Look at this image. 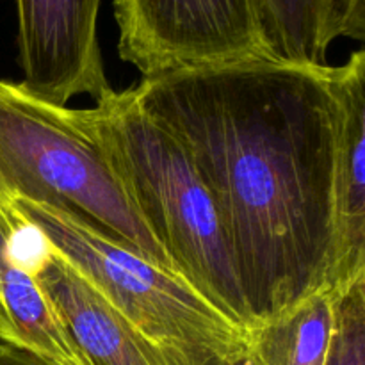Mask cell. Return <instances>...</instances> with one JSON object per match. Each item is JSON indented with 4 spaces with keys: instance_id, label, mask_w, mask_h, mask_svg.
<instances>
[{
    "instance_id": "7a4b0ae2",
    "label": "cell",
    "mask_w": 365,
    "mask_h": 365,
    "mask_svg": "<svg viewBox=\"0 0 365 365\" xmlns=\"http://www.w3.org/2000/svg\"><path fill=\"white\" fill-rule=\"evenodd\" d=\"M86 114L121 187L177 277L250 334L253 321L223 225L180 141L143 109L132 86L107 91Z\"/></svg>"
},
{
    "instance_id": "5b68a950",
    "label": "cell",
    "mask_w": 365,
    "mask_h": 365,
    "mask_svg": "<svg viewBox=\"0 0 365 365\" xmlns=\"http://www.w3.org/2000/svg\"><path fill=\"white\" fill-rule=\"evenodd\" d=\"M120 57L141 77L267 59L255 0H114Z\"/></svg>"
},
{
    "instance_id": "7c38bea8",
    "label": "cell",
    "mask_w": 365,
    "mask_h": 365,
    "mask_svg": "<svg viewBox=\"0 0 365 365\" xmlns=\"http://www.w3.org/2000/svg\"><path fill=\"white\" fill-rule=\"evenodd\" d=\"M334 331L324 365H365V277L334 292Z\"/></svg>"
},
{
    "instance_id": "9c48e42d",
    "label": "cell",
    "mask_w": 365,
    "mask_h": 365,
    "mask_svg": "<svg viewBox=\"0 0 365 365\" xmlns=\"http://www.w3.org/2000/svg\"><path fill=\"white\" fill-rule=\"evenodd\" d=\"M0 316L4 341L56 365H89L34 271L14 252V223L0 209Z\"/></svg>"
},
{
    "instance_id": "52a82bcc",
    "label": "cell",
    "mask_w": 365,
    "mask_h": 365,
    "mask_svg": "<svg viewBox=\"0 0 365 365\" xmlns=\"http://www.w3.org/2000/svg\"><path fill=\"white\" fill-rule=\"evenodd\" d=\"M39 245L29 267L89 365H195L135 330L41 239Z\"/></svg>"
},
{
    "instance_id": "3957f363",
    "label": "cell",
    "mask_w": 365,
    "mask_h": 365,
    "mask_svg": "<svg viewBox=\"0 0 365 365\" xmlns=\"http://www.w3.org/2000/svg\"><path fill=\"white\" fill-rule=\"evenodd\" d=\"M24 200L73 214L177 277L121 187L86 109L46 102L0 78V203Z\"/></svg>"
},
{
    "instance_id": "4fadbf2b",
    "label": "cell",
    "mask_w": 365,
    "mask_h": 365,
    "mask_svg": "<svg viewBox=\"0 0 365 365\" xmlns=\"http://www.w3.org/2000/svg\"><path fill=\"white\" fill-rule=\"evenodd\" d=\"M0 365H56L41 356L0 339Z\"/></svg>"
},
{
    "instance_id": "8992f818",
    "label": "cell",
    "mask_w": 365,
    "mask_h": 365,
    "mask_svg": "<svg viewBox=\"0 0 365 365\" xmlns=\"http://www.w3.org/2000/svg\"><path fill=\"white\" fill-rule=\"evenodd\" d=\"M102 0H16L21 86L32 95L68 106L110 91L98 41Z\"/></svg>"
},
{
    "instance_id": "9a60e30c",
    "label": "cell",
    "mask_w": 365,
    "mask_h": 365,
    "mask_svg": "<svg viewBox=\"0 0 365 365\" xmlns=\"http://www.w3.org/2000/svg\"><path fill=\"white\" fill-rule=\"evenodd\" d=\"M0 339L4 341V323H2V316H0Z\"/></svg>"
},
{
    "instance_id": "8fae6325",
    "label": "cell",
    "mask_w": 365,
    "mask_h": 365,
    "mask_svg": "<svg viewBox=\"0 0 365 365\" xmlns=\"http://www.w3.org/2000/svg\"><path fill=\"white\" fill-rule=\"evenodd\" d=\"M334 292L310 296L278 319L250 331L260 365H324L334 331Z\"/></svg>"
},
{
    "instance_id": "ba28073f",
    "label": "cell",
    "mask_w": 365,
    "mask_h": 365,
    "mask_svg": "<svg viewBox=\"0 0 365 365\" xmlns=\"http://www.w3.org/2000/svg\"><path fill=\"white\" fill-rule=\"evenodd\" d=\"M337 146L334 164V292L365 277V52L334 66Z\"/></svg>"
},
{
    "instance_id": "277c9868",
    "label": "cell",
    "mask_w": 365,
    "mask_h": 365,
    "mask_svg": "<svg viewBox=\"0 0 365 365\" xmlns=\"http://www.w3.org/2000/svg\"><path fill=\"white\" fill-rule=\"evenodd\" d=\"M34 232L138 331L195 365H223L250 334L170 271L118 245L73 214L45 203H0Z\"/></svg>"
},
{
    "instance_id": "30bf717a",
    "label": "cell",
    "mask_w": 365,
    "mask_h": 365,
    "mask_svg": "<svg viewBox=\"0 0 365 365\" xmlns=\"http://www.w3.org/2000/svg\"><path fill=\"white\" fill-rule=\"evenodd\" d=\"M267 57L292 66H328L339 38L365 39V0H255Z\"/></svg>"
},
{
    "instance_id": "5bb4252c",
    "label": "cell",
    "mask_w": 365,
    "mask_h": 365,
    "mask_svg": "<svg viewBox=\"0 0 365 365\" xmlns=\"http://www.w3.org/2000/svg\"><path fill=\"white\" fill-rule=\"evenodd\" d=\"M225 365H260V362L255 356V353L252 351V348L248 346V348L241 349L235 355H232Z\"/></svg>"
},
{
    "instance_id": "6da1fadb",
    "label": "cell",
    "mask_w": 365,
    "mask_h": 365,
    "mask_svg": "<svg viewBox=\"0 0 365 365\" xmlns=\"http://www.w3.org/2000/svg\"><path fill=\"white\" fill-rule=\"evenodd\" d=\"M132 88L209 189L253 328L334 292V66L245 61Z\"/></svg>"
}]
</instances>
